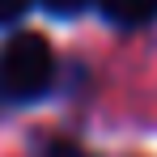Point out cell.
Listing matches in <instances>:
<instances>
[{"label": "cell", "mask_w": 157, "mask_h": 157, "mask_svg": "<svg viewBox=\"0 0 157 157\" xmlns=\"http://www.w3.org/2000/svg\"><path fill=\"white\" fill-rule=\"evenodd\" d=\"M51 17H81L85 9H94V0H38Z\"/></svg>", "instance_id": "3957f363"}, {"label": "cell", "mask_w": 157, "mask_h": 157, "mask_svg": "<svg viewBox=\"0 0 157 157\" xmlns=\"http://www.w3.org/2000/svg\"><path fill=\"white\" fill-rule=\"evenodd\" d=\"M38 157H89L81 144H72V140H47L43 149H38Z\"/></svg>", "instance_id": "5b68a950"}, {"label": "cell", "mask_w": 157, "mask_h": 157, "mask_svg": "<svg viewBox=\"0 0 157 157\" xmlns=\"http://www.w3.org/2000/svg\"><path fill=\"white\" fill-rule=\"evenodd\" d=\"M55 85V51L43 34H13L0 47V98L4 102H38Z\"/></svg>", "instance_id": "6da1fadb"}, {"label": "cell", "mask_w": 157, "mask_h": 157, "mask_svg": "<svg viewBox=\"0 0 157 157\" xmlns=\"http://www.w3.org/2000/svg\"><path fill=\"white\" fill-rule=\"evenodd\" d=\"M94 9L119 30H140L157 21V0H94Z\"/></svg>", "instance_id": "7a4b0ae2"}, {"label": "cell", "mask_w": 157, "mask_h": 157, "mask_svg": "<svg viewBox=\"0 0 157 157\" xmlns=\"http://www.w3.org/2000/svg\"><path fill=\"white\" fill-rule=\"evenodd\" d=\"M30 4H34V0H0V26H17L30 13Z\"/></svg>", "instance_id": "277c9868"}]
</instances>
